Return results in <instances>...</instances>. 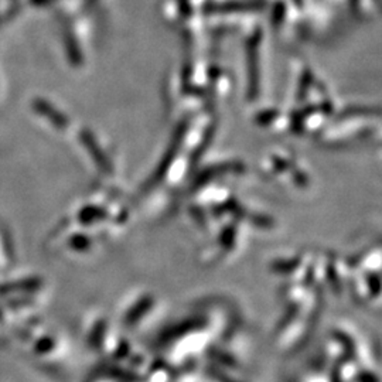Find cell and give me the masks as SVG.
Returning a JSON list of instances; mask_svg holds the SVG:
<instances>
[{
	"label": "cell",
	"mask_w": 382,
	"mask_h": 382,
	"mask_svg": "<svg viewBox=\"0 0 382 382\" xmlns=\"http://www.w3.org/2000/svg\"><path fill=\"white\" fill-rule=\"evenodd\" d=\"M38 286V281L35 279H26L20 282H15L13 285H6L0 288V292H15V290H30Z\"/></svg>",
	"instance_id": "obj_1"
}]
</instances>
